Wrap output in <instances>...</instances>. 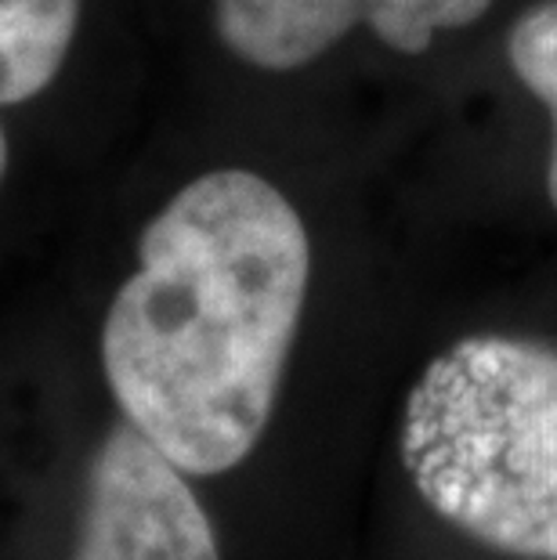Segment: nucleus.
<instances>
[{"instance_id": "obj_6", "label": "nucleus", "mask_w": 557, "mask_h": 560, "mask_svg": "<svg viewBox=\"0 0 557 560\" xmlns=\"http://www.w3.org/2000/svg\"><path fill=\"white\" fill-rule=\"evenodd\" d=\"M492 0H362V22L398 55H423L438 33L478 22Z\"/></svg>"}, {"instance_id": "obj_1", "label": "nucleus", "mask_w": 557, "mask_h": 560, "mask_svg": "<svg viewBox=\"0 0 557 560\" xmlns=\"http://www.w3.org/2000/svg\"><path fill=\"white\" fill-rule=\"evenodd\" d=\"M312 232L254 166H207L146 213L98 322L116 409L188 478L254 456L312 290Z\"/></svg>"}, {"instance_id": "obj_7", "label": "nucleus", "mask_w": 557, "mask_h": 560, "mask_svg": "<svg viewBox=\"0 0 557 560\" xmlns=\"http://www.w3.org/2000/svg\"><path fill=\"white\" fill-rule=\"evenodd\" d=\"M507 58H511V69L525 83V91L547 105L550 113L554 145L547 166V196L557 210V0L536 4L514 22L511 40H507Z\"/></svg>"}, {"instance_id": "obj_3", "label": "nucleus", "mask_w": 557, "mask_h": 560, "mask_svg": "<svg viewBox=\"0 0 557 560\" xmlns=\"http://www.w3.org/2000/svg\"><path fill=\"white\" fill-rule=\"evenodd\" d=\"M73 560H221L188 474L124 416L91 448Z\"/></svg>"}, {"instance_id": "obj_2", "label": "nucleus", "mask_w": 557, "mask_h": 560, "mask_svg": "<svg viewBox=\"0 0 557 560\" xmlns=\"http://www.w3.org/2000/svg\"><path fill=\"white\" fill-rule=\"evenodd\" d=\"M420 499L467 539L557 560V351L467 337L428 362L402 416Z\"/></svg>"}, {"instance_id": "obj_4", "label": "nucleus", "mask_w": 557, "mask_h": 560, "mask_svg": "<svg viewBox=\"0 0 557 560\" xmlns=\"http://www.w3.org/2000/svg\"><path fill=\"white\" fill-rule=\"evenodd\" d=\"M94 0H0V218L47 182Z\"/></svg>"}, {"instance_id": "obj_5", "label": "nucleus", "mask_w": 557, "mask_h": 560, "mask_svg": "<svg viewBox=\"0 0 557 560\" xmlns=\"http://www.w3.org/2000/svg\"><path fill=\"white\" fill-rule=\"evenodd\" d=\"M214 33L257 73H298L362 22V0H214Z\"/></svg>"}]
</instances>
